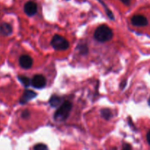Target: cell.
Masks as SVG:
<instances>
[{"instance_id":"cell-1","label":"cell","mask_w":150,"mask_h":150,"mask_svg":"<svg viewBox=\"0 0 150 150\" xmlns=\"http://www.w3.org/2000/svg\"><path fill=\"white\" fill-rule=\"evenodd\" d=\"M94 38L99 42L109 41L113 38V32L111 28L107 25H100L95 31Z\"/></svg>"},{"instance_id":"cell-2","label":"cell","mask_w":150,"mask_h":150,"mask_svg":"<svg viewBox=\"0 0 150 150\" xmlns=\"http://www.w3.org/2000/svg\"><path fill=\"white\" fill-rule=\"evenodd\" d=\"M71 109L72 103L69 101H64L54 113V119L58 122L65 121L68 118Z\"/></svg>"},{"instance_id":"cell-3","label":"cell","mask_w":150,"mask_h":150,"mask_svg":"<svg viewBox=\"0 0 150 150\" xmlns=\"http://www.w3.org/2000/svg\"><path fill=\"white\" fill-rule=\"evenodd\" d=\"M51 45L54 49L58 51H64L70 46L67 40L59 35H55L53 37L51 41Z\"/></svg>"},{"instance_id":"cell-4","label":"cell","mask_w":150,"mask_h":150,"mask_svg":"<svg viewBox=\"0 0 150 150\" xmlns=\"http://www.w3.org/2000/svg\"><path fill=\"white\" fill-rule=\"evenodd\" d=\"M31 84L35 88H43L46 85V80L44 76L41 74H36L32 77Z\"/></svg>"},{"instance_id":"cell-5","label":"cell","mask_w":150,"mask_h":150,"mask_svg":"<svg viewBox=\"0 0 150 150\" xmlns=\"http://www.w3.org/2000/svg\"><path fill=\"white\" fill-rule=\"evenodd\" d=\"M23 10L27 16H33L36 14L38 11V5L35 1H29L24 4Z\"/></svg>"},{"instance_id":"cell-6","label":"cell","mask_w":150,"mask_h":150,"mask_svg":"<svg viewBox=\"0 0 150 150\" xmlns=\"http://www.w3.org/2000/svg\"><path fill=\"white\" fill-rule=\"evenodd\" d=\"M131 23L134 26L141 27V26H146L148 24V21L147 19L142 15H136L132 17Z\"/></svg>"},{"instance_id":"cell-7","label":"cell","mask_w":150,"mask_h":150,"mask_svg":"<svg viewBox=\"0 0 150 150\" xmlns=\"http://www.w3.org/2000/svg\"><path fill=\"white\" fill-rule=\"evenodd\" d=\"M19 64H20L21 67L23 69H29L33 65V60L30 56L27 55V54H23V55L21 56L19 58Z\"/></svg>"},{"instance_id":"cell-8","label":"cell","mask_w":150,"mask_h":150,"mask_svg":"<svg viewBox=\"0 0 150 150\" xmlns=\"http://www.w3.org/2000/svg\"><path fill=\"white\" fill-rule=\"evenodd\" d=\"M36 96L37 94L35 92H34L33 91H31V90H26V91H24L21 98L20 103L21 104H25V103L30 101L31 99H34Z\"/></svg>"},{"instance_id":"cell-9","label":"cell","mask_w":150,"mask_h":150,"mask_svg":"<svg viewBox=\"0 0 150 150\" xmlns=\"http://www.w3.org/2000/svg\"><path fill=\"white\" fill-rule=\"evenodd\" d=\"M13 32V28L11 25L7 23H2L0 25V33L5 36L10 35Z\"/></svg>"},{"instance_id":"cell-10","label":"cell","mask_w":150,"mask_h":150,"mask_svg":"<svg viewBox=\"0 0 150 150\" xmlns=\"http://www.w3.org/2000/svg\"><path fill=\"white\" fill-rule=\"evenodd\" d=\"M49 103L50 104H51V107H57V106L59 105V104L61 103V98L57 95H53L51 97V99H50Z\"/></svg>"},{"instance_id":"cell-11","label":"cell","mask_w":150,"mask_h":150,"mask_svg":"<svg viewBox=\"0 0 150 150\" xmlns=\"http://www.w3.org/2000/svg\"><path fill=\"white\" fill-rule=\"evenodd\" d=\"M101 116L105 120H109L112 117V113L109 109H103L101 110Z\"/></svg>"},{"instance_id":"cell-12","label":"cell","mask_w":150,"mask_h":150,"mask_svg":"<svg viewBox=\"0 0 150 150\" xmlns=\"http://www.w3.org/2000/svg\"><path fill=\"white\" fill-rule=\"evenodd\" d=\"M18 79L21 81L22 84H23L24 86L29 87L31 84V80L29 79V77L26 76H19Z\"/></svg>"},{"instance_id":"cell-13","label":"cell","mask_w":150,"mask_h":150,"mask_svg":"<svg viewBox=\"0 0 150 150\" xmlns=\"http://www.w3.org/2000/svg\"><path fill=\"white\" fill-rule=\"evenodd\" d=\"M34 150H48V148L45 144H38L34 146Z\"/></svg>"},{"instance_id":"cell-14","label":"cell","mask_w":150,"mask_h":150,"mask_svg":"<svg viewBox=\"0 0 150 150\" xmlns=\"http://www.w3.org/2000/svg\"><path fill=\"white\" fill-rule=\"evenodd\" d=\"M79 51L81 54H87L88 52V48H87V46L86 45H80L79 46Z\"/></svg>"},{"instance_id":"cell-15","label":"cell","mask_w":150,"mask_h":150,"mask_svg":"<svg viewBox=\"0 0 150 150\" xmlns=\"http://www.w3.org/2000/svg\"><path fill=\"white\" fill-rule=\"evenodd\" d=\"M100 2L102 3L104 7H105V10H106V13H107V14H108V17H109L111 19H114V16H113V14H112V13H111V10H109L108 8H107V7H106V5H105V4H104V3H103L101 1H100Z\"/></svg>"},{"instance_id":"cell-16","label":"cell","mask_w":150,"mask_h":150,"mask_svg":"<svg viewBox=\"0 0 150 150\" xmlns=\"http://www.w3.org/2000/svg\"><path fill=\"white\" fill-rule=\"evenodd\" d=\"M29 116H30V113H29V110H25L22 112L21 117L23 118V119H28V118L29 117Z\"/></svg>"},{"instance_id":"cell-17","label":"cell","mask_w":150,"mask_h":150,"mask_svg":"<svg viewBox=\"0 0 150 150\" xmlns=\"http://www.w3.org/2000/svg\"><path fill=\"white\" fill-rule=\"evenodd\" d=\"M120 1H121L123 4H126V5H129V4H130V1H131V0H120Z\"/></svg>"},{"instance_id":"cell-18","label":"cell","mask_w":150,"mask_h":150,"mask_svg":"<svg viewBox=\"0 0 150 150\" xmlns=\"http://www.w3.org/2000/svg\"><path fill=\"white\" fill-rule=\"evenodd\" d=\"M122 150H131V149H130V145H128V144H125Z\"/></svg>"},{"instance_id":"cell-19","label":"cell","mask_w":150,"mask_h":150,"mask_svg":"<svg viewBox=\"0 0 150 150\" xmlns=\"http://www.w3.org/2000/svg\"><path fill=\"white\" fill-rule=\"evenodd\" d=\"M146 139H147L148 143H149V144L150 145V130L148 132L147 135H146Z\"/></svg>"},{"instance_id":"cell-20","label":"cell","mask_w":150,"mask_h":150,"mask_svg":"<svg viewBox=\"0 0 150 150\" xmlns=\"http://www.w3.org/2000/svg\"><path fill=\"white\" fill-rule=\"evenodd\" d=\"M149 106H150V98H149Z\"/></svg>"}]
</instances>
